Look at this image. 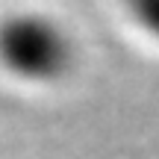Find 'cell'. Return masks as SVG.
<instances>
[{"label":"cell","instance_id":"1","mask_svg":"<svg viewBox=\"0 0 159 159\" xmlns=\"http://www.w3.org/2000/svg\"><path fill=\"white\" fill-rule=\"evenodd\" d=\"M74 39L44 12H12L0 21V65L24 83H53L74 62Z\"/></svg>","mask_w":159,"mask_h":159},{"label":"cell","instance_id":"2","mask_svg":"<svg viewBox=\"0 0 159 159\" xmlns=\"http://www.w3.org/2000/svg\"><path fill=\"white\" fill-rule=\"evenodd\" d=\"M124 6L144 33L159 39V0H124Z\"/></svg>","mask_w":159,"mask_h":159}]
</instances>
